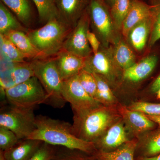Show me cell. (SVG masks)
Returning <instances> with one entry per match:
<instances>
[{
    "label": "cell",
    "mask_w": 160,
    "mask_h": 160,
    "mask_svg": "<svg viewBox=\"0 0 160 160\" xmlns=\"http://www.w3.org/2000/svg\"><path fill=\"white\" fill-rule=\"evenodd\" d=\"M120 112L128 126L134 132H143L154 127L155 122L142 112L125 107H121Z\"/></svg>",
    "instance_id": "16"
},
{
    "label": "cell",
    "mask_w": 160,
    "mask_h": 160,
    "mask_svg": "<svg viewBox=\"0 0 160 160\" xmlns=\"http://www.w3.org/2000/svg\"><path fill=\"white\" fill-rule=\"evenodd\" d=\"M89 26V18L83 14L67 36L63 50L83 58L90 56L92 51L87 39Z\"/></svg>",
    "instance_id": "8"
},
{
    "label": "cell",
    "mask_w": 160,
    "mask_h": 160,
    "mask_svg": "<svg viewBox=\"0 0 160 160\" xmlns=\"http://www.w3.org/2000/svg\"><path fill=\"white\" fill-rule=\"evenodd\" d=\"M89 17L92 26L100 38L108 39L112 31V24L108 12L99 0H91Z\"/></svg>",
    "instance_id": "9"
},
{
    "label": "cell",
    "mask_w": 160,
    "mask_h": 160,
    "mask_svg": "<svg viewBox=\"0 0 160 160\" xmlns=\"http://www.w3.org/2000/svg\"><path fill=\"white\" fill-rule=\"evenodd\" d=\"M0 48L2 57L13 63L26 62L27 57L5 36L0 34Z\"/></svg>",
    "instance_id": "23"
},
{
    "label": "cell",
    "mask_w": 160,
    "mask_h": 160,
    "mask_svg": "<svg viewBox=\"0 0 160 160\" xmlns=\"http://www.w3.org/2000/svg\"><path fill=\"white\" fill-rule=\"evenodd\" d=\"M137 147L136 142L129 141L115 150L107 152L97 150L93 156L98 160H134Z\"/></svg>",
    "instance_id": "18"
},
{
    "label": "cell",
    "mask_w": 160,
    "mask_h": 160,
    "mask_svg": "<svg viewBox=\"0 0 160 160\" xmlns=\"http://www.w3.org/2000/svg\"><path fill=\"white\" fill-rule=\"evenodd\" d=\"M85 58L63 49L56 55L55 62L63 81L79 73L84 68Z\"/></svg>",
    "instance_id": "10"
},
{
    "label": "cell",
    "mask_w": 160,
    "mask_h": 160,
    "mask_svg": "<svg viewBox=\"0 0 160 160\" xmlns=\"http://www.w3.org/2000/svg\"><path fill=\"white\" fill-rule=\"evenodd\" d=\"M31 63L35 76L47 94L46 103L55 107H63L66 102L62 94L63 81L54 58L34 59Z\"/></svg>",
    "instance_id": "4"
},
{
    "label": "cell",
    "mask_w": 160,
    "mask_h": 160,
    "mask_svg": "<svg viewBox=\"0 0 160 160\" xmlns=\"http://www.w3.org/2000/svg\"><path fill=\"white\" fill-rule=\"evenodd\" d=\"M27 139L77 149L90 154L93 155L98 150L94 143L78 138L70 123L41 115L36 116V129Z\"/></svg>",
    "instance_id": "1"
},
{
    "label": "cell",
    "mask_w": 160,
    "mask_h": 160,
    "mask_svg": "<svg viewBox=\"0 0 160 160\" xmlns=\"http://www.w3.org/2000/svg\"><path fill=\"white\" fill-rule=\"evenodd\" d=\"M111 1H112V3H114V2H115V0H111Z\"/></svg>",
    "instance_id": "43"
},
{
    "label": "cell",
    "mask_w": 160,
    "mask_h": 160,
    "mask_svg": "<svg viewBox=\"0 0 160 160\" xmlns=\"http://www.w3.org/2000/svg\"><path fill=\"white\" fill-rule=\"evenodd\" d=\"M125 128L121 123L111 126L106 132L94 143L97 149L100 151H109L116 149L129 142Z\"/></svg>",
    "instance_id": "12"
},
{
    "label": "cell",
    "mask_w": 160,
    "mask_h": 160,
    "mask_svg": "<svg viewBox=\"0 0 160 160\" xmlns=\"http://www.w3.org/2000/svg\"><path fill=\"white\" fill-rule=\"evenodd\" d=\"M160 89V74L156 79L152 85L151 89L152 92H156Z\"/></svg>",
    "instance_id": "38"
},
{
    "label": "cell",
    "mask_w": 160,
    "mask_h": 160,
    "mask_svg": "<svg viewBox=\"0 0 160 160\" xmlns=\"http://www.w3.org/2000/svg\"><path fill=\"white\" fill-rule=\"evenodd\" d=\"M36 7L40 22L46 24L50 20L59 18L54 0H32Z\"/></svg>",
    "instance_id": "25"
},
{
    "label": "cell",
    "mask_w": 160,
    "mask_h": 160,
    "mask_svg": "<svg viewBox=\"0 0 160 160\" xmlns=\"http://www.w3.org/2000/svg\"><path fill=\"white\" fill-rule=\"evenodd\" d=\"M151 17V11L148 6L140 1H132L122 26L123 34L128 35L134 26Z\"/></svg>",
    "instance_id": "13"
},
{
    "label": "cell",
    "mask_w": 160,
    "mask_h": 160,
    "mask_svg": "<svg viewBox=\"0 0 160 160\" xmlns=\"http://www.w3.org/2000/svg\"><path fill=\"white\" fill-rule=\"evenodd\" d=\"M113 4L112 12L114 22L118 28H121L128 14L131 2L129 0H115Z\"/></svg>",
    "instance_id": "31"
},
{
    "label": "cell",
    "mask_w": 160,
    "mask_h": 160,
    "mask_svg": "<svg viewBox=\"0 0 160 160\" xmlns=\"http://www.w3.org/2000/svg\"><path fill=\"white\" fill-rule=\"evenodd\" d=\"M87 39L93 54H96L99 51L100 46V42L97 36L89 30L87 32Z\"/></svg>",
    "instance_id": "37"
},
{
    "label": "cell",
    "mask_w": 160,
    "mask_h": 160,
    "mask_svg": "<svg viewBox=\"0 0 160 160\" xmlns=\"http://www.w3.org/2000/svg\"><path fill=\"white\" fill-rule=\"evenodd\" d=\"M138 160H160V154L152 157H140Z\"/></svg>",
    "instance_id": "40"
},
{
    "label": "cell",
    "mask_w": 160,
    "mask_h": 160,
    "mask_svg": "<svg viewBox=\"0 0 160 160\" xmlns=\"http://www.w3.org/2000/svg\"><path fill=\"white\" fill-rule=\"evenodd\" d=\"M62 94L65 101L71 105L74 113L73 119L81 117L100 106V103L91 97L84 89L78 75L63 81Z\"/></svg>",
    "instance_id": "7"
},
{
    "label": "cell",
    "mask_w": 160,
    "mask_h": 160,
    "mask_svg": "<svg viewBox=\"0 0 160 160\" xmlns=\"http://www.w3.org/2000/svg\"><path fill=\"white\" fill-rule=\"evenodd\" d=\"M14 63L1 57V86L3 91L15 86L12 79Z\"/></svg>",
    "instance_id": "29"
},
{
    "label": "cell",
    "mask_w": 160,
    "mask_h": 160,
    "mask_svg": "<svg viewBox=\"0 0 160 160\" xmlns=\"http://www.w3.org/2000/svg\"><path fill=\"white\" fill-rule=\"evenodd\" d=\"M142 158H149L160 154V130L149 137L142 147Z\"/></svg>",
    "instance_id": "30"
},
{
    "label": "cell",
    "mask_w": 160,
    "mask_h": 160,
    "mask_svg": "<svg viewBox=\"0 0 160 160\" xmlns=\"http://www.w3.org/2000/svg\"><path fill=\"white\" fill-rule=\"evenodd\" d=\"M4 94L10 104L26 108H35L47 101L46 91L35 76L6 89Z\"/></svg>",
    "instance_id": "6"
},
{
    "label": "cell",
    "mask_w": 160,
    "mask_h": 160,
    "mask_svg": "<svg viewBox=\"0 0 160 160\" xmlns=\"http://www.w3.org/2000/svg\"><path fill=\"white\" fill-rule=\"evenodd\" d=\"M59 19L71 29L76 26L83 15L86 0H54Z\"/></svg>",
    "instance_id": "11"
},
{
    "label": "cell",
    "mask_w": 160,
    "mask_h": 160,
    "mask_svg": "<svg viewBox=\"0 0 160 160\" xmlns=\"http://www.w3.org/2000/svg\"><path fill=\"white\" fill-rule=\"evenodd\" d=\"M157 62L158 58L156 56L146 57L128 69L124 70V78L131 82L142 81L152 72Z\"/></svg>",
    "instance_id": "15"
},
{
    "label": "cell",
    "mask_w": 160,
    "mask_h": 160,
    "mask_svg": "<svg viewBox=\"0 0 160 160\" xmlns=\"http://www.w3.org/2000/svg\"><path fill=\"white\" fill-rule=\"evenodd\" d=\"M160 39V8L156 14L150 40L149 46H152Z\"/></svg>",
    "instance_id": "36"
},
{
    "label": "cell",
    "mask_w": 160,
    "mask_h": 160,
    "mask_svg": "<svg viewBox=\"0 0 160 160\" xmlns=\"http://www.w3.org/2000/svg\"><path fill=\"white\" fill-rule=\"evenodd\" d=\"M15 15L22 25L29 27L33 17V11L30 0H1Z\"/></svg>",
    "instance_id": "19"
},
{
    "label": "cell",
    "mask_w": 160,
    "mask_h": 160,
    "mask_svg": "<svg viewBox=\"0 0 160 160\" xmlns=\"http://www.w3.org/2000/svg\"><path fill=\"white\" fill-rule=\"evenodd\" d=\"M12 76L15 85L24 82L35 76L31 62L14 63Z\"/></svg>",
    "instance_id": "27"
},
{
    "label": "cell",
    "mask_w": 160,
    "mask_h": 160,
    "mask_svg": "<svg viewBox=\"0 0 160 160\" xmlns=\"http://www.w3.org/2000/svg\"><path fill=\"white\" fill-rule=\"evenodd\" d=\"M0 160H6L4 157L3 151L2 150H0Z\"/></svg>",
    "instance_id": "41"
},
{
    "label": "cell",
    "mask_w": 160,
    "mask_h": 160,
    "mask_svg": "<svg viewBox=\"0 0 160 160\" xmlns=\"http://www.w3.org/2000/svg\"><path fill=\"white\" fill-rule=\"evenodd\" d=\"M158 98L160 99V89L156 92Z\"/></svg>",
    "instance_id": "42"
},
{
    "label": "cell",
    "mask_w": 160,
    "mask_h": 160,
    "mask_svg": "<svg viewBox=\"0 0 160 160\" xmlns=\"http://www.w3.org/2000/svg\"><path fill=\"white\" fill-rule=\"evenodd\" d=\"M92 74L95 78L97 86V101L105 104L113 103L115 101L114 95L102 76L96 73Z\"/></svg>",
    "instance_id": "26"
},
{
    "label": "cell",
    "mask_w": 160,
    "mask_h": 160,
    "mask_svg": "<svg viewBox=\"0 0 160 160\" xmlns=\"http://www.w3.org/2000/svg\"><path fill=\"white\" fill-rule=\"evenodd\" d=\"M42 142L30 139L20 140L11 149L3 151L4 157L6 160H28Z\"/></svg>",
    "instance_id": "14"
},
{
    "label": "cell",
    "mask_w": 160,
    "mask_h": 160,
    "mask_svg": "<svg viewBox=\"0 0 160 160\" xmlns=\"http://www.w3.org/2000/svg\"><path fill=\"white\" fill-rule=\"evenodd\" d=\"M78 76L81 85L86 92L91 97L96 100L97 86L93 74L85 70H82Z\"/></svg>",
    "instance_id": "32"
},
{
    "label": "cell",
    "mask_w": 160,
    "mask_h": 160,
    "mask_svg": "<svg viewBox=\"0 0 160 160\" xmlns=\"http://www.w3.org/2000/svg\"><path fill=\"white\" fill-rule=\"evenodd\" d=\"M5 36L24 53L27 58L42 59V56L32 44L26 32L21 31L9 32Z\"/></svg>",
    "instance_id": "17"
},
{
    "label": "cell",
    "mask_w": 160,
    "mask_h": 160,
    "mask_svg": "<svg viewBox=\"0 0 160 160\" xmlns=\"http://www.w3.org/2000/svg\"><path fill=\"white\" fill-rule=\"evenodd\" d=\"M72 29L59 18H55L39 29L29 30L26 34L45 59L56 55L62 50L64 42Z\"/></svg>",
    "instance_id": "2"
},
{
    "label": "cell",
    "mask_w": 160,
    "mask_h": 160,
    "mask_svg": "<svg viewBox=\"0 0 160 160\" xmlns=\"http://www.w3.org/2000/svg\"><path fill=\"white\" fill-rule=\"evenodd\" d=\"M34 109L20 107L10 103L2 106L0 111V126L10 129L19 140L28 138L36 129Z\"/></svg>",
    "instance_id": "5"
},
{
    "label": "cell",
    "mask_w": 160,
    "mask_h": 160,
    "mask_svg": "<svg viewBox=\"0 0 160 160\" xmlns=\"http://www.w3.org/2000/svg\"><path fill=\"white\" fill-rule=\"evenodd\" d=\"M61 149L56 148L54 155L51 160H98L93 155L89 156V154L86 155L82 154L84 152L68 149L62 147Z\"/></svg>",
    "instance_id": "28"
},
{
    "label": "cell",
    "mask_w": 160,
    "mask_h": 160,
    "mask_svg": "<svg viewBox=\"0 0 160 160\" xmlns=\"http://www.w3.org/2000/svg\"><path fill=\"white\" fill-rule=\"evenodd\" d=\"M129 109L145 113L146 115L160 116V103L137 102L132 104Z\"/></svg>",
    "instance_id": "34"
},
{
    "label": "cell",
    "mask_w": 160,
    "mask_h": 160,
    "mask_svg": "<svg viewBox=\"0 0 160 160\" xmlns=\"http://www.w3.org/2000/svg\"><path fill=\"white\" fill-rule=\"evenodd\" d=\"M29 30L22 25L17 18L2 2H0V34L5 35L9 32L21 31L27 33Z\"/></svg>",
    "instance_id": "22"
},
{
    "label": "cell",
    "mask_w": 160,
    "mask_h": 160,
    "mask_svg": "<svg viewBox=\"0 0 160 160\" xmlns=\"http://www.w3.org/2000/svg\"><path fill=\"white\" fill-rule=\"evenodd\" d=\"M151 18L139 23L128 33V37L130 42L135 49L138 51L142 50L146 46L151 30Z\"/></svg>",
    "instance_id": "21"
},
{
    "label": "cell",
    "mask_w": 160,
    "mask_h": 160,
    "mask_svg": "<svg viewBox=\"0 0 160 160\" xmlns=\"http://www.w3.org/2000/svg\"><path fill=\"white\" fill-rule=\"evenodd\" d=\"M147 116L150 120L153 121L154 122L158 124V125H159V126H160V116Z\"/></svg>",
    "instance_id": "39"
},
{
    "label": "cell",
    "mask_w": 160,
    "mask_h": 160,
    "mask_svg": "<svg viewBox=\"0 0 160 160\" xmlns=\"http://www.w3.org/2000/svg\"><path fill=\"white\" fill-rule=\"evenodd\" d=\"M14 132L4 126H0V149L6 151L11 149L19 141Z\"/></svg>",
    "instance_id": "33"
},
{
    "label": "cell",
    "mask_w": 160,
    "mask_h": 160,
    "mask_svg": "<svg viewBox=\"0 0 160 160\" xmlns=\"http://www.w3.org/2000/svg\"><path fill=\"white\" fill-rule=\"evenodd\" d=\"M55 150L54 146L43 142L35 153L28 160H51Z\"/></svg>",
    "instance_id": "35"
},
{
    "label": "cell",
    "mask_w": 160,
    "mask_h": 160,
    "mask_svg": "<svg viewBox=\"0 0 160 160\" xmlns=\"http://www.w3.org/2000/svg\"><path fill=\"white\" fill-rule=\"evenodd\" d=\"M117 64L124 70L135 64V57L129 46L123 41L118 42L114 51Z\"/></svg>",
    "instance_id": "24"
},
{
    "label": "cell",
    "mask_w": 160,
    "mask_h": 160,
    "mask_svg": "<svg viewBox=\"0 0 160 160\" xmlns=\"http://www.w3.org/2000/svg\"><path fill=\"white\" fill-rule=\"evenodd\" d=\"M82 70L91 73L107 76L110 73L111 65L109 58L102 51L85 58V65Z\"/></svg>",
    "instance_id": "20"
},
{
    "label": "cell",
    "mask_w": 160,
    "mask_h": 160,
    "mask_svg": "<svg viewBox=\"0 0 160 160\" xmlns=\"http://www.w3.org/2000/svg\"><path fill=\"white\" fill-rule=\"evenodd\" d=\"M114 117L108 108L99 106L73 119V132L81 139L94 143L107 131Z\"/></svg>",
    "instance_id": "3"
}]
</instances>
